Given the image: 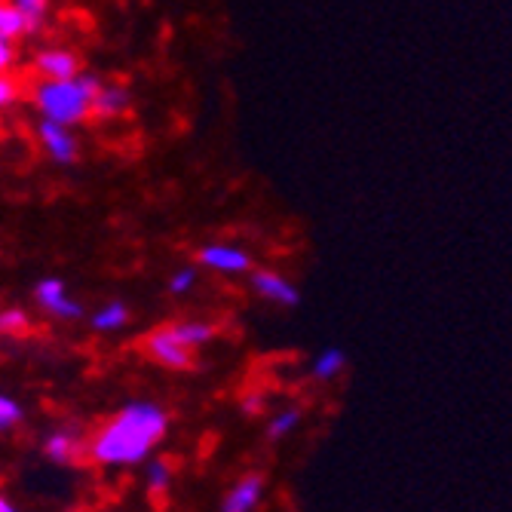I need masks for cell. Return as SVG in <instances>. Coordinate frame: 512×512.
Returning a JSON list of instances; mask_svg holds the SVG:
<instances>
[{
    "mask_svg": "<svg viewBox=\"0 0 512 512\" xmlns=\"http://www.w3.org/2000/svg\"><path fill=\"white\" fill-rule=\"evenodd\" d=\"M169 433V411L154 399H132L86 436V460L102 470H132L154 457Z\"/></svg>",
    "mask_w": 512,
    "mask_h": 512,
    "instance_id": "6da1fadb",
    "label": "cell"
},
{
    "mask_svg": "<svg viewBox=\"0 0 512 512\" xmlns=\"http://www.w3.org/2000/svg\"><path fill=\"white\" fill-rule=\"evenodd\" d=\"M99 89V77L83 71L68 80H40L34 86V105L40 111V120L77 126L92 114V99H96Z\"/></svg>",
    "mask_w": 512,
    "mask_h": 512,
    "instance_id": "7a4b0ae2",
    "label": "cell"
},
{
    "mask_svg": "<svg viewBox=\"0 0 512 512\" xmlns=\"http://www.w3.org/2000/svg\"><path fill=\"white\" fill-rule=\"evenodd\" d=\"M145 353L166 371H191L197 359V353L188 344H181V338L172 332V325H160V329L148 332Z\"/></svg>",
    "mask_w": 512,
    "mask_h": 512,
    "instance_id": "3957f363",
    "label": "cell"
},
{
    "mask_svg": "<svg viewBox=\"0 0 512 512\" xmlns=\"http://www.w3.org/2000/svg\"><path fill=\"white\" fill-rule=\"evenodd\" d=\"M34 301H37V307L46 316H53L59 322H77V319H83V307L74 301V295L68 292V286L62 283V279H56V276L40 279V283L34 286Z\"/></svg>",
    "mask_w": 512,
    "mask_h": 512,
    "instance_id": "277c9868",
    "label": "cell"
},
{
    "mask_svg": "<svg viewBox=\"0 0 512 512\" xmlns=\"http://www.w3.org/2000/svg\"><path fill=\"white\" fill-rule=\"evenodd\" d=\"M197 261H200V267L221 273V276H249L255 267L252 255L237 243H206L197 252Z\"/></svg>",
    "mask_w": 512,
    "mask_h": 512,
    "instance_id": "5b68a950",
    "label": "cell"
},
{
    "mask_svg": "<svg viewBox=\"0 0 512 512\" xmlns=\"http://www.w3.org/2000/svg\"><path fill=\"white\" fill-rule=\"evenodd\" d=\"M249 289L261 301L276 304V307H298L301 304L298 286L292 283L289 276H283L279 270H270V267H252V273H249Z\"/></svg>",
    "mask_w": 512,
    "mask_h": 512,
    "instance_id": "8992f818",
    "label": "cell"
},
{
    "mask_svg": "<svg viewBox=\"0 0 512 512\" xmlns=\"http://www.w3.org/2000/svg\"><path fill=\"white\" fill-rule=\"evenodd\" d=\"M40 451L56 467H74L86 457V436L77 427H56L43 436Z\"/></svg>",
    "mask_w": 512,
    "mask_h": 512,
    "instance_id": "52a82bcc",
    "label": "cell"
},
{
    "mask_svg": "<svg viewBox=\"0 0 512 512\" xmlns=\"http://www.w3.org/2000/svg\"><path fill=\"white\" fill-rule=\"evenodd\" d=\"M37 138L53 163L59 166H71L80 154V145L71 132V126H62V123H53V120H40L37 123Z\"/></svg>",
    "mask_w": 512,
    "mask_h": 512,
    "instance_id": "ba28073f",
    "label": "cell"
},
{
    "mask_svg": "<svg viewBox=\"0 0 512 512\" xmlns=\"http://www.w3.org/2000/svg\"><path fill=\"white\" fill-rule=\"evenodd\" d=\"M267 482L261 473H246L240 476L234 485L227 488L224 500H221V512H255L264 500Z\"/></svg>",
    "mask_w": 512,
    "mask_h": 512,
    "instance_id": "9c48e42d",
    "label": "cell"
},
{
    "mask_svg": "<svg viewBox=\"0 0 512 512\" xmlns=\"http://www.w3.org/2000/svg\"><path fill=\"white\" fill-rule=\"evenodd\" d=\"M34 71L43 80H68L80 74V59L77 53L65 50V46H53V50H40L34 59Z\"/></svg>",
    "mask_w": 512,
    "mask_h": 512,
    "instance_id": "30bf717a",
    "label": "cell"
},
{
    "mask_svg": "<svg viewBox=\"0 0 512 512\" xmlns=\"http://www.w3.org/2000/svg\"><path fill=\"white\" fill-rule=\"evenodd\" d=\"M347 353L341 347H322L313 359H310V368H307V375L310 381L316 384H332L338 381L344 371H347Z\"/></svg>",
    "mask_w": 512,
    "mask_h": 512,
    "instance_id": "8fae6325",
    "label": "cell"
},
{
    "mask_svg": "<svg viewBox=\"0 0 512 512\" xmlns=\"http://www.w3.org/2000/svg\"><path fill=\"white\" fill-rule=\"evenodd\" d=\"M129 105H132V92L120 83H111L96 92V99H92V114L102 120H114V117H123L129 111Z\"/></svg>",
    "mask_w": 512,
    "mask_h": 512,
    "instance_id": "7c38bea8",
    "label": "cell"
},
{
    "mask_svg": "<svg viewBox=\"0 0 512 512\" xmlns=\"http://www.w3.org/2000/svg\"><path fill=\"white\" fill-rule=\"evenodd\" d=\"M172 332L181 338V344H188L197 353L218 338V325L209 319H178V322H172Z\"/></svg>",
    "mask_w": 512,
    "mask_h": 512,
    "instance_id": "4fadbf2b",
    "label": "cell"
},
{
    "mask_svg": "<svg viewBox=\"0 0 512 512\" xmlns=\"http://www.w3.org/2000/svg\"><path fill=\"white\" fill-rule=\"evenodd\" d=\"M301 421H304V411H301L298 405L276 408V411H270V417H267L264 436H267L270 442H286L289 436H295V433H298Z\"/></svg>",
    "mask_w": 512,
    "mask_h": 512,
    "instance_id": "5bb4252c",
    "label": "cell"
},
{
    "mask_svg": "<svg viewBox=\"0 0 512 512\" xmlns=\"http://www.w3.org/2000/svg\"><path fill=\"white\" fill-rule=\"evenodd\" d=\"M145 491L151 494V497H166L169 491H172V485H175V467L166 460V457H148L145 463Z\"/></svg>",
    "mask_w": 512,
    "mask_h": 512,
    "instance_id": "9a60e30c",
    "label": "cell"
},
{
    "mask_svg": "<svg viewBox=\"0 0 512 512\" xmlns=\"http://www.w3.org/2000/svg\"><path fill=\"white\" fill-rule=\"evenodd\" d=\"M89 325L99 335H114V332H120V329H126V325H129V307L123 301H108V304H102L96 313L89 316Z\"/></svg>",
    "mask_w": 512,
    "mask_h": 512,
    "instance_id": "2e32d148",
    "label": "cell"
},
{
    "mask_svg": "<svg viewBox=\"0 0 512 512\" xmlns=\"http://www.w3.org/2000/svg\"><path fill=\"white\" fill-rule=\"evenodd\" d=\"M22 421H25V405L10 393H0V436L13 433Z\"/></svg>",
    "mask_w": 512,
    "mask_h": 512,
    "instance_id": "e0dca14e",
    "label": "cell"
},
{
    "mask_svg": "<svg viewBox=\"0 0 512 512\" xmlns=\"http://www.w3.org/2000/svg\"><path fill=\"white\" fill-rule=\"evenodd\" d=\"M197 279H200V270L194 264H184V267L172 270V276H169V295H175V298L191 295L197 289Z\"/></svg>",
    "mask_w": 512,
    "mask_h": 512,
    "instance_id": "ac0fdd59",
    "label": "cell"
},
{
    "mask_svg": "<svg viewBox=\"0 0 512 512\" xmlns=\"http://www.w3.org/2000/svg\"><path fill=\"white\" fill-rule=\"evenodd\" d=\"M28 313L19 310V307H7V310H0V338H19L28 332Z\"/></svg>",
    "mask_w": 512,
    "mask_h": 512,
    "instance_id": "d6986e66",
    "label": "cell"
},
{
    "mask_svg": "<svg viewBox=\"0 0 512 512\" xmlns=\"http://www.w3.org/2000/svg\"><path fill=\"white\" fill-rule=\"evenodd\" d=\"M25 31H28L25 16H22L13 4H0V37L16 40V37H22Z\"/></svg>",
    "mask_w": 512,
    "mask_h": 512,
    "instance_id": "ffe728a7",
    "label": "cell"
},
{
    "mask_svg": "<svg viewBox=\"0 0 512 512\" xmlns=\"http://www.w3.org/2000/svg\"><path fill=\"white\" fill-rule=\"evenodd\" d=\"M13 7L25 16L28 31H37L46 19V10H50V0H13Z\"/></svg>",
    "mask_w": 512,
    "mask_h": 512,
    "instance_id": "44dd1931",
    "label": "cell"
},
{
    "mask_svg": "<svg viewBox=\"0 0 512 512\" xmlns=\"http://www.w3.org/2000/svg\"><path fill=\"white\" fill-rule=\"evenodd\" d=\"M240 411H243L246 417H267V396L258 393V390L246 393V396L240 399Z\"/></svg>",
    "mask_w": 512,
    "mask_h": 512,
    "instance_id": "7402d4cb",
    "label": "cell"
},
{
    "mask_svg": "<svg viewBox=\"0 0 512 512\" xmlns=\"http://www.w3.org/2000/svg\"><path fill=\"white\" fill-rule=\"evenodd\" d=\"M19 99V83L10 74H0V111H7Z\"/></svg>",
    "mask_w": 512,
    "mask_h": 512,
    "instance_id": "603a6c76",
    "label": "cell"
},
{
    "mask_svg": "<svg viewBox=\"0 0 512 512\" xmlns=\"http://www.w3.org/2000/svg\"><path fill=\"white\" fill-rule=\"evenodd\" d=\"M16 62V46L10 37H0V74H7Z\"/></svg>",
    "mask_w": 512,
    "mask_h": 512,
    "instance_id": "cb8c5ba5",
    "label": "cell"
},
{
    "mask_svg": "<svg viewBox=\"0 0 512 512\" xmlns=\"http://www.w3.org/2000/svg\"><path fill=\"white\" fill-rule=\"evenodd\" d=\"M0 512H22L10 497H4V494H0Z\"/></svg>",
    "mask_w": 512,
    "mask_h": 512,
    "instance_id": "d4e9b609",
    "label": "cell"
}]
</instances>
